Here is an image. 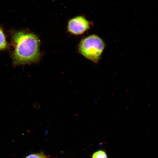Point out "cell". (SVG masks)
<instances>
[{"label":"cell","mask_w":158,"mask_h":158,"mask_svg":"<svg viewBox=\"0 0 158 158\" xmlns=\"http://www.w3.org/2000/svg\"><path fill=\"white\" fill-rule=\"evenodd\" d=\"M14 64L19 65L37 62L40 57L39 41L32 33L19 31L13 35Z\"/></svg>","instance_id":"6da1fadb"},{"label":"cell","mask_w":158,"mask_h":158,"mask_svg":"<svg viewBox=\"0 0 158 158\" xmlns=\"http://www.w3.org/2000/svg\"><path fill=\"white\" fill-rule=\"evenodd\" d=\"M106 47V43L101 37L93 34L85 37L78 45L79 53L91 62L98 64Z\"/></svg>","instance_id":"7a4b0ae2"},{"label":"cell","mask_w":158,"mask_h":158,"mask_svg":"<svg viewBox=\"0 0 158 158\" xmlns=\"http://www.w3.org/2000/svg\"><path fill=\"white\" fill-rule=\"evenodd\" d=\"M94 26V23L83 16H78L71 19L68 25L69 32L75 35L84 34Z\"/></svg>","instance_id":"3957f363"},{"label":"cell","mask_w":158,"mask_h":158,"mask_svg":"<svg viewBox=\"0 0 158 158\" xmlns=\"http://www.w3.org/2000/svg\"><path fill=\"white\" fill-rule=\"evenodd\" d=\"M7 47V42L4 32L0 27V51L5 49Z\"/></svg>","instance_id":"277c9868"},{"label":"cell","mask_w":158,"mask_h":158,"mask_svg":"<svg viewBox=\"0 0 158 158\" xmlns=\"http://www.w3.org/2000/svg\"><path fill=\"white\" fill-rule=\"evenodd\" d=\"M92 158H108V156L105 151L99 150L93 154Z\"/></svg>","instance_id":"5b68a950"},{"label":"cell","mask_w":158,"mask_h":158,"mask_svg":"<svg viewBox=\"0 0 158 158\" xmlns=\"http://www.w3.org/2000/svg\"><path fill=\"white\" fill-rule=\"evenodd\" d=\"M26 158H46V157L41 154H35L30 155Z\"/></svg>","instance_id":"8992f818"}]
</instances>
